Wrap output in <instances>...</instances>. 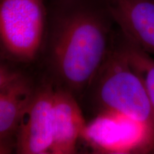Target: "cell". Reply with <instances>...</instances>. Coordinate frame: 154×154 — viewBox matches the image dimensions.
Masks as SVG:
<instances>
[{
    "instance_id": "7",
    "label": "cell",
    "mask_w": 154,
    "mask_h": 154,
    "mask_svg": "<svg viewBox=\"0 0 154 154\" xmlns=\"http://www.w3.org/2000/svg\"><path fill=\"white\" fill-rule=\"evenodd\" d=\"M34 90L24 76L0 89V138L15 136Z\"/></svg>"
},
{
    "instance_id": "5",
    "label": "cell",
    "mask_w": 154,
    "mask_h": 154,
    "mask_svg": "<svg viewBox=\"0 0 154 154\" xmlns=\"http://www.w3.org/2000/svg\"><path fill=\"white\" fill-rule=\"evenodd\" d=\"M125 37L154 57V0H105Z\"/></svg>"
},
{
    "instance_id": "1",
    "label": "cell",
    "mask_w": 154,
    "mask_h": 154,
    "mask_svg": "<svg viewBox=\"0 0 154 154\" xmlns=\"http://www.w3.org/2000/svg\"><path fill=\"white\" fill-rule=\"evenodd\" d=\"M48 9L47 66L57 87L76 98L85 94L105 61L117 26L105 0H50Z\"/></svg>"
},
{
    "instance_id": "8",
    "label": "cell",
    "mask_w": 154,
    "mask_h": 154,
    "mask_svg": "<svg viewBox=\"0 0 154 154\" xmlns=\"http://www.w3.org/2000/svg\"><path fill=\"white\" fill-rule=\"evenodd\" d=\"M118 39L127 60L143 84L154 114V57L118 32Z\"/></svg>"
},
{
    "instance_id": "3",
    "label": "cell",
    "mask_w": 154,
    "mask_h": 154,
    "mask_svg": "<svg viewBox=\"0 0 154 154\" xmlns=\"http://www.w3.org/2000/svg\"><path fill=\"white\" fill-rule=\"evenodd\" d=\"M46 0H0V51L9 60L32 63L42 54L48 28Z\"/></svg>"
},
{
    "instance_id": "4",
    "label": "cell",
    "mask_w": 154,
    "mask_h": 154,
    "mask_svg": "<svg viewBox=\"0 0 154 154\" xmlns=\"http://www.w3.org/2000/svg\"><path fill=\"white\" fill-rule=\"evenodd\" d=\"M54 92V88L50 84L34 90L15 134L16 153H51Z\"/></svg>"
},
{
    "instance_id": "10",
    "label": "cell",
    "mask_w": 154,
    "mask_h": 154,
    "mask_svg": "<svg viewBox=\"0 0 154 154\" xmlns=\"http://www.w3.org/2000/svg\"><path fill=\"white\" fill-rule=\"evenodd\" d=\"M14 146L11 139L0 138V154L11 153L14 151Z\"/></svg>"
},
{
    "instance_id": "9",
    "label": "cell",
    "mask_w": 154,
    "mask_h": 154,
    "mask_svg": "<svg viewBox=\"0 0 154 154\" xmlns=\"http://www.w3.org/2000/svg\"><path fill=\"white\" fill-rule=\"evenodd\" d=\"M23 75L18 71L0 62V89L18 79Z\"/></svg>"
},
{
    "instance_id": "2",
    "label": "cell",
    "mask_w": 154,
    "mask_h": 154,
    "mask_svg": "<svg viewBox=\"0 0 154 154\" xmlns=\"http://www.w3.org/2000/svg\"><path fill=\"white\" fill-rule=\"evenodd\" d=\"M85 94L98 116H118L154 132V114L143 84L114 42Z\"/></svg>"
},
{
    "instance_id": "6",
    "label": "cell",
    "mask_w": 154,
    "mask_h": 154,
    "mask_svg": "<svg viewBox=\"0 0 154 154\" xmlns=\"http://www.w3.org/2000/svg\"><path fill=\"white\" fill-rule=\"evenodd\" d=\"M86 126L76 96L55 88L53 99L52 145L50 154L76 153V145Z\"/></svg>"
}]
</instances>
